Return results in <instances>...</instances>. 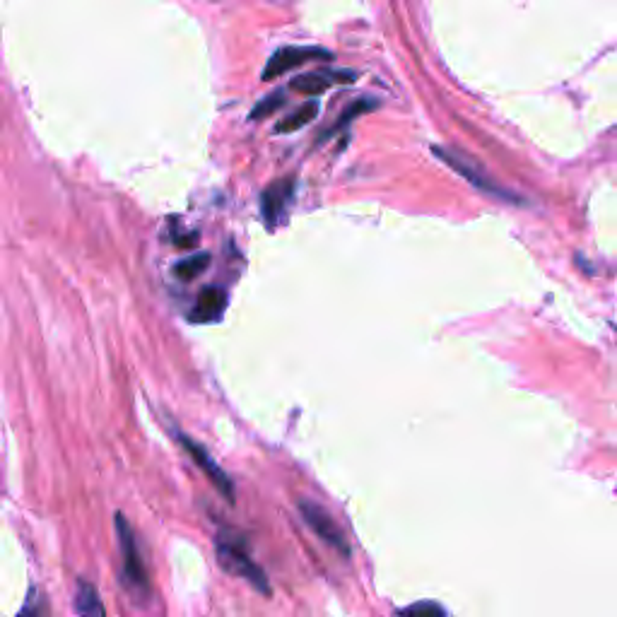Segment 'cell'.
Masks as SVG:
<instances>
[{
	"label": "cell",
	"instance_id": "cell-2",
	"mask_svg": "<svg viewBox=\"0 0 617 617\" xmlns=\"http://www.w3.org/2000/svg\"><path fill=\"white\" fill-rule=\"evenodd\" d=\"M116 533H119V545L123 557V581L128 584V589L138 593H148V572H145L143 557H140L138 540H135L133 528L123 514L116 516Z\"/></svg>",
	"mask_w": 617,
	"mask_h": 617
},
{
	"label": "cell",
	"instance_id": "cell-7",
	"mask_svg": "<svg viewBox=\"0 0 617 617\" xmlns=\"http://www.w3.org/2000/svg\"><path fill=\"white\" fill-rule=\"evenodd\" d=\"M357 75L355 73H348V70H319V73H304L299 75V78H295L290 82V87L295 92H302V94H309V97H316V94L326 92L328 87H333L336 82H352Z\"/></svg>",
	"mask_w": 617,
	"mask_h": 617
},
{
	"label": "cell",
	"instance_id": "cell-6",
	"mask_svg": "<svg viewBox=\"0 0 617 617\" xmlns=\"http://www.w3.org/2000/svg\"><path fill=\"white\" fill-rule=\"evenodd\" d=\"M292 196H295V179H282L268 186L261 196V213L266 217L268 227L278 225V220L285 215L287 205H290Z\"/></svg>",
	"mask_w": 617,
	"mask_h": 617
},
{
	"label": "cell",
	"instance_id": "cell-3",
	"mask_svg": "<svg viewBox=\"0 0 617 617\" xmlns=\"http://www.w3.org/2000/svg\"><path fill=\"white\" fill-rule=\"evenodd\" d=\"M299 511H302L304 521H307L311 531H314L323 543H328L331 548H336L343 552V555H348L350 548H348V543H345L343 531H340L336 521H333V516L328 514L326 509L319 507V504L302 499V502H299Z\"/></svg>",
	"mask_w": 617,
	"mask_h": 617
},
{
	"label": "cell",
	"instance_id": "cell-8",
	"mask_svg": "<svg viewBox=\"0 0 617 617\" xmlns=\"http://www.w3.org/2000/svg\"><path fill=\"white\" fill-rule=\"evenodd\" d=\"M227 307V292L217 285L203 287L201 295L196 299V307H193L191 321L196 323H210L217 321L222 314H225Z\"/></svg>",
	"mask_w": 617,
	"mask_h": 617
},
{
	"label": "cell",
	"instance_id": "cell-13",
	"mask_svg": "<svg viewBox=\"0 0 617 617\" xmlns=\"http://www.w3.org/2000/svg\"><path fill=\"white\" fill-rule=\"evenodd\" d=\"M405 615H444V610L434 603H420V605H410V608L401 610Z\"/></svg>",
	"mask_w": 617,
	"mask_h": 617
},
{
	"label": "cell",
	"instance_id": "cell-1",
	"mask_svg": "<svg viewBox=\"0 0 617 617\" xmlns=\"http://www.w3.org/2000/svg\"><path fill=\"white\" fill-rule=\"evenodd\" d=\"M217 560H220V567L225 569L227 574H234V577L246 579L256 591L270 593L268 579L263 574V569L251 560L249 548H246V540L234 531H222L217 536Z\"/></svg>",
	"mask_w": 617,
	"mask_h": 617
},
{
	"label": "cell",
	"instance_id": "cell-4",
	"mask_svg": "<svg viewBox=\"0 0 617 617\" xmlns=\"http://www.w3.org/2000/svg\"><path fill=\"white\" fill-rule=\"evenodd\" d=\"M179 442L188 451V454H191L193 461L198 463V468H201L203 473L208 475L210 483L217 487V492H220V495H225V499H227L229 504H234V499H237V495H234L232 480H229V475L225 473V470H222L220 466H215L213 456L208 454V449H205L203 444L193 442V439L186 437V434H179Z\"/></svg>",
	"mask_w": 617,
	"mask_h": 617
},
{
	"label": "cell",
	"instance_id": "cell-5",
	"mask_svg": "<svg viewBox=\"0 0 617 617\" xmlns=\"http://www.w3.org/2000/svg\"><path fill=\"white\" fill-rule=\"evenodd\" d=\"M331 61V54L323 49H316V46H311V49H297V46H287V49H280L278 54L268 61L266 70H263V80H275L278 75L287 73V70L304 66V63L309 61Z\"/></svg>",
	"mask_w": 617,
	"mask_h": 617
},
{
	"label": "cell",
	"instance_id": "cell-12",
	"mask_svg": "<svg viewBox=\"0 0 617 617\" xmlns=\"http://www.w3.org/2000/svg\"><path fill=\"white\" fill-rule=\"evenodd\" d=\"M282 104H285V94H282V92H273V94H270V97L263 99L261 104H256V109L251 111V121L268 119V116L273 114L275 109H280Z\"/></svg>",
	"mask_w": 617,
	"mask_h": 617
},
{
	"label": "cell",
	"instance_id": "cell-10",
	"mask_svg": "<svg viewBox=\"0 0 617 617\" xmlns=\"http://www.w3.org/2000/svg\"><path fill=\"white\" fill-rule=\"evenodd\" d=\"M75 610L80 615H104V605L99 601L97 591L87 581H80L78 593H75Z\"/></svg>",
	"mask_w": 617,
	"mask_h": 617
},
{
	"label": "cell",
	"instance_id": "cell-11",
	"mask_svg": "<svg viewBox=\"0 0 617 617\" xmlns=\"http://www.w3.org/2000/svg\"><path fill=\"white\" fill-rule=\"evenodd\" d=\"M210 261H213V258H210V254H196V256H188V258H184V261H179L174 266V275L179 280H184V282H191V280H196L198 275H203L205 273V268L210 266Z\"/></svg>",
	"mask_w": 617,
	"mask_h": 617
},
{
	"label": "cell",
	"instance_id": "cell-9",
	"mask_svg": "<svg viewBox=\"0 0 617 617\" xmlns=\"http://www.w3.org/2000/svg\"><path fill=\"white\" fill-rule=\"evenodd\" d=\"M316 116H319V102H307V104H302V107H299L297 111H292L290 116H285V119H282L278 126H275V131L282 133V135L295 133V131H299V128L309 126V123L314 121Z\"/></svg>",
	"mask_w": 617,
	"mask_h": 617
}]
</instances>
